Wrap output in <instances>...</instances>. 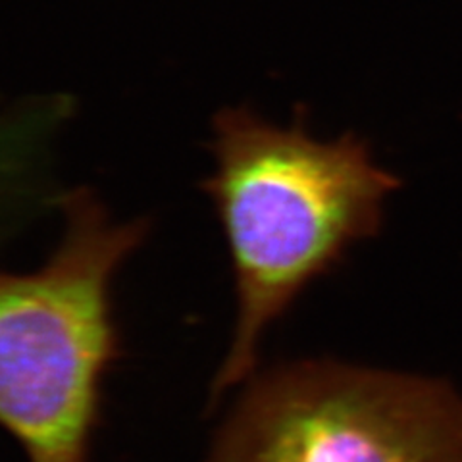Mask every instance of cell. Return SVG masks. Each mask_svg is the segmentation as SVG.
I'll use <instances>...</instances> for the list:
<instances>
[{
  "mask_svg": "<svg viewBox=\"0 0 462 462\" xmlns=\"http://www.w3.org/2000/svg\"><path fill=\"white\" fill-rule=\"evenodd\" d=\"M64 231L37 270H0V428L27 462H89L105 375L120 353L112 285L151 231L89 187L58 200Z\"/></svg>",
  "mask_w": 462,
  "mask_h": 462,
  "instance_id": "7a4b0ae2",
  "label": "cell"
},
{
  "mask_svg": "<svg viewBox=\"0 0 462 462\" xmlns=\"http://www.w3.org/2000/svg\"><path fill=\"white\" fill-rule=\"evenodd\" d=\"M202 181L224 231L237 299L214 393L254 374L260 343L318 276L380 220L395 183L353 137L322 141L253 108L216 112Z\"/></svg>",
  "mask_w": 462,
  "mask_h": 462,
  "instance_id": "6da1fadb",
  "label": "cell"
},
{
  "mask_svg": "<svg viewBox=\"0 0 462 462\" xmlns=\"http://www.w3.org/2000/svg\"><path fill=\"white\" fill-rule=\"evenodd\" d=\"M208 462H462V397L420 375L283 365L245 389Z\"/></svg>",
  "mask_w": 462,
  "mask_h": 462,
  "instance_id": "3957f363",
  "label": "cell"
}]
</instances>
